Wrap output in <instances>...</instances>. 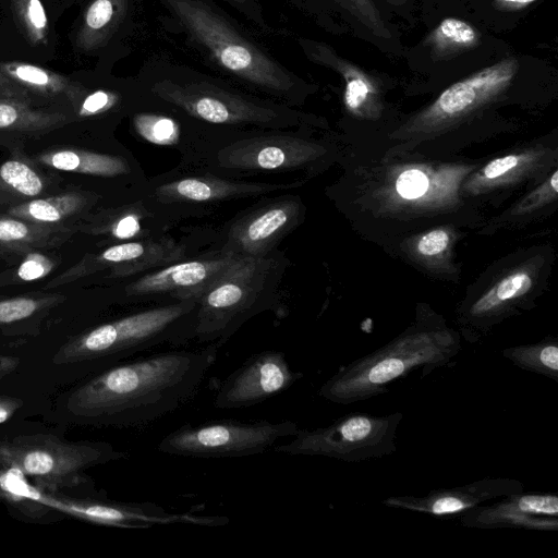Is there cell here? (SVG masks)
I'll use <instances>...</instances> for the list:
<instances>
[{
    "mask_svg": "<svg viewBox=\"0 0 558 558\" xmlns=\"http://www.w3.org/2000/svg\"><path fill=\"white\" fill-rule=\"evenodd\" d=\"M54 296H15L0 301V328L31 318L56 304Z\"/></svg>",
    "mask_w": 558,
    "mask_h": 558,
    "instance_id": "obj_30",
    "label": "cell"
},
{
    "mask_svg": "<svg viewBox=\"0 0 558 558\" xmlns=\"http://www.w3.org/2000/svg\"><path fill=\"white\" fill-rule=\"evenodd\" d=\"M389 3L393 4V5H402L404 4L408 0H387Z\"/></svg>",
    "mask_w": 558,
    "mask_h": 558,
    "instance_id": "obj_43",
    "label": "cell"
},
{
    "mask_svg": "<svg viewBox=\"0 0 558 558\" xmlns=\"http://www.w3.org/2000/svg\"><path fill=\"white\" fill-rule=\"evenodd\" d=\"M534 1L535 0H498L499 3L510 4L511 7H522Z\"/></svg>",
    "mask_w": 558,
    "mask_h": 558,
    "instance_id": "obj_41",
    "label": "cell"
},
{
    "mask_svg": "<svg viewBox=\"0 0 558 558\" xmlns=\"http://www.w3.org/2000/svg\"><path fill=\"white\" fill-rule=\"evenodd\" d=\"M27 19L33 27L38 31L46 27L47 17L39 0H29L27 5Z\"/></svg>",
    "mask_w": 558,
    "mask_h": 558,
    "instance_id": "obj_38",
    "label": "cell"
},
{
    "mask_svg": "<svg viewBox=\"0 0 558 558\" xmlns=\"http://www.w3.org/2000/svg\"><path fill=\"white\" fill-rule=\"evenodd\" d=\"M217 359V347L170 350L117 363L76 388L69 411L87 421L142 426L189 402Z\"/></svg>",
    "mask_w": 558,
    "mask_h": 558,
    "instance_id": "obj_1",
    "label": "cell"
},
{
    "mask_svg": "<svg viewBox=\"0 0 558 558\" xmlns=\"http://www.w3.org/2000/svg\"><path fill=\"white\" fill-rule=\"evenodd\" d=\"M37 161L47 167L68 172L83 173L105 179H124L146 190L144 170L133 156L84 149H59L41 154Z\"/></svg>",
    "mask_w": 558,
    "mask_h": 558,
    "instance_id": "obj_21",
    "label": "cell"
},
{
    "mask_svg": "<svg viewBox=\"0 0 558 558\" xmlns=\"http://www.w3.org/2000/svg\"><path fill=\"white\" fill-rule=\"evenodd\" d=\"M169 222L151 209L143 197L89 216L77 231L102 235L107 241L126 242L161 239Z\"/></svg>",
    "mask_w": 558,
    "mask_h": 558,
    "instance_id": "obj_19",
    "label": "cell"
},
{
    "mask_svg": "<svg viewBox=\"0 0 558 558\" xmlns=\"http://www.w3.org/2000/svg\"><path fill=\"white\" fill-rule=\"evenodd\" d=\"M129 117L135 134L142 140L179 150L181 166L195 159L205 138L204 125L148 93Z\"/></svg>",
    "mask_w": 558,
    "mask_h": 558,
    "instance_id": "obj_16",
    "label": "cell"
},
{
    "mask_svg": "<svg viewBox=\"0 0 558 558\" xmlns=\"http://www.w3.org/2000/svg\"><path fill=\"white\" fill-rule=\"evenodd\" d=\"M197 298L158 304L100 324L64 343L54 364H116L162 344L182 345L195 339Z\"/></svg>",
    "mask_w": 558,
    "mask_h": 558,
    "instance_id": "obj_5",
    "label": "cell"
},
{
    "mask_svg": "<svg viewBox=\"0 0 558 558\" xmlns=\"http://www.w3.org/2000/svg\"><path fill=\"white\" fill-rule=\"evenodd\" d=\"M437 51H459L477 43L475 29L466 22L448 17L435 29L430 37Z\"/></svg>",
    "mask_w": 558,
    "mask_h": 558,
    "instance_id": "obj_29",
    "label": "cell"
},
{
    "mask_svg": "<svg viewBox=\"0 0 558 558\" xmlns=\"http://www.w3.org/2000/svg\"><path fill=\"white\" fill-rule=\"evenodd\" d=\"M275 257H240L197 296L195 339L223 344L251 317L275 304Z\"/></svg>",
    "mask_w": 558,
    "mask_h": 558,
    "instance_id": "obj_6",
    "label": "cell"
},
{
    "mask_svg": "<svg viewBox=\"0 0 558 558\" xmlns=\"http://www.w3.org/2000/svg\"><path fill=\"white\" fill-rule=\"evenodd\" d=\"M299 216V205L288 198L266 204L234 222L221 251L240 257H263L290 231Z\"/></svg>",
    "mask_w": 558,
    "mask_h": 558,
    "instance_id": "obj_18",
    "label": "cell"
},
{
    "mask_svg": "<svg viewBox=\"0 0 558 558\" xmlns=\"http://www.w3.org/2000/svg\"><path fill=\"white\" fill-rule=\"evenodd\" d=\"M163 29L180 36L203 62L248 92L296 105L308 85L279 62L214 0H158Z\"/></svg>",
    "mask_w": 558,
    "mask_h": 558,
    "instance_id": "obj_2",
    "label": "cell"
},
{
    "mask_svg": "<svg viewBox=\"0 0 558 558\" xmlns=\"http://www.w3.org/2000/svg\"><path fill=\"white\" fill-rule=\"evenodd\" d=\"M449 243V235L445 230H434L426 233L417 244L421 254L433 256L442 252Z\"/></svg>",
    "mask_w": 558,
    "mask_h": 558,
    "instance_id": "obj_36",
    "label": "cell"
},
{
    "mask_svg": "<svg viewBox=\"0 0 558 558\" xmlns=\"http://www.w3.org/2000/svg\"><path fill=\"white\" fill-rule=\"evenodd\" d=\"M396 189L403 198L414 199L426 193L428 178L418 169H409L399 175Z\"/></svg>",
    "mask_w": 558,
    "mask_h": 558,
    "instance_id": "obj_33",
    "label": "cell"
},
{
    "mask_svg": "<svg viewBox=\"0 0 558 558\" xmlns=\"http://www.w3.org/2000/svg\"><path fill=\"white\" fill-rule=\"evenodd\" d=\"M518 70L515 59H506L448 87L430 112L440 117L458 116L506 89Z\"/></svg>",
    "mask_w": 558,
    "mask_h": 558,
    "instance_id": "obj_20",
    "label": "cell"
},
{
    "mask_svg": "<svg viewBox=\"0 0 558 558\" xmlns=\"http://www.w3.org/2000/svg\"><path fill=\"white\" fill-rule=\"evenodd\" d=\"M183 251L184 248L165 236L114 243L99 253L86 254L75 265L50 280L45 289L70 283L105 269H111L112 277L133 276L185 258Z\"/></svg>",
    "mask_w": 558,
    "mask_h": 558,
    "instance_id": "obj_14",
    "label": "cell"
},
{
    "mask_svg": "<svg viewBox=\"0 0 558 558\" xmlns=\"http://www.w3.org/2000/svg\"><path fill=\"white\" fill-rule=\"evenodd\" d=\"M519 158L514 155H508L497 158L486 165L483 169L484 175L488 179L498 178L518 165Z\"/></svg>",
    "mask_w": 558,
    "mask_h": 558,
    "instance_id": "obj_37",
    "label": "cell"
},
{
    "mask_svg": "<svg viewBox=\"0 0 558 558\" xmlns=\"http://www.w3.org/2000/svg\"><path fill=\"white\" fill-rule=\"evenodd\" d=\"M65 117L32 111L19 104L0 101V130L39 132L62 125Z\"/></svg>",
    "mask_w": 558,
    "mask_h": 558,
    "instance_id": "obj_28",
    "label": "cell"
},
{
    "mask_svg": "<svg viewBox=\"0 0 558 558\" xmlns=\"http://www.w3.org/2000/svg\"><path fill=\"white\" fill-rule=\"evenodd\" d=\"M44 190V178L27 162L9 159L0 166V194L33 198Z\"/></svg>",
    "mask_w": 558,
    "mask_h": 558,
    "instance_id": "obj_27",
    "label": "cell"
},
{
    "mask_svg": "<svg viewBox=\"0 0 558 558\" xmlns=\"http://www.w3.org/2000/svg\"><path fill=\"white\" fill-rule=\"evenodd\" d=\"M154 98L181 110L198 123L223 130H288L303 116L286 104L231 85L190 65L153 58L136 77Z\"/></svg>",
    "mask_w": 558,
    "mask_h": 558,
    "instance_id": "obj_3",
    "label": "cell"
},
{
    "mask_svg": "<svg viewBox=\"0 0 558 558\" xmlns=\"http://www.w3.org/2000/svg\"><path fill=\"white\" fill-rule=\"evenodd\" d=\"M288 1V0H286ZM349 11L375 35L390 38V32L371 0H330Z\"/></svg>",
    "mask_w": 558,
    "mask_h": 558,
    "instance_id": "obj_31",
    "label": "cell"
},
{
    "mask_svg": "<svg viewBox=\"0 0 558 558\" xmlns=\"http://www.w3.org/2000/svg\"><path fill=\"white\" fill-rule=\"evenodd\" d=\"M99 195L69 192L44 198H33L8 210L9 216L45 225H63L86 213Z\"/></svg>",
    "mask_w": 558,
    "mask_h": 558,
    "instance_id": "obj_24",
    "label": "cell"
},
{
    "mask_svg": "<svg viewBox=\"0 0 558 558\" xmlns=\"http://www.w3.org/2000/svg\"><path fill=\"white\" fill-rule=\"evenodd\" d=\"M19 363L20 361L15 356L0 354V380L14 372Z\"/></svg>",
    "mask_w": 558,
    "mask_h": 558,
    "instance_id": "obj_40",
    "label": "cell"
},
{
    "mask_svg": "<svg viewBox=\"0 0 558 558\" xmlns=\"http://www.w3.org/2000/svg\"><path fill=\"white\" fill-rule=\"evenodd\" d=\"M403 414L399 411L376 416L354 412L328 426L303 429L274 451L291 456H320L345 462H361L396 452V434Z\"/></svg>",
    "mask_w": 558,
    "mask_h": 558,
    "instance_id": "obj_8",
    "label": "cell"
},
{
    "mask_svg": "<svg viewBox=\"0 0 558 558\" xmlns=\"http://www.w3.org/2000/svg\"><path fill=\"white\" fill-rule=\"evenodd\" d=\"M54 267V263L48 256L28 252L13 274L15 281L29 282L47 276Z\"/></svg>",
    "mask_w": 558,
    "mask_h": 558,
    "instance_id": "obj_32",
    "label": "cell"
},
{
    "mask_svg": "<svg viewBox=\"0 0 558 558\" xmlns=\"http://www.w3.org/2000/svg\"><path fill=\"white\" fill-rule=\"evenodd\" d=\"M239 258L221 250L193 259L182 258L144 271L126 283L122 293L133 303L163 304L197 298Z\"/></svg>",
    "mask_w": 558,
    "mask_h": 558,
    "instance_id": "obj_12",
    "label": "cell"
},
{
    "mask_svg": "<svg viewBox=\"0 0 558 558\" xmlns=\"http://www.w3.org/2000/svg\"><path fill=\"white\" fill-rule=\"evenodd\" d=\"M461 350L457 332L440 324H418L384 347L341 366L319 388L337 404L366 401L389 391L395 380L421 369L422 377L453 364Z\"/></svg>",
    "mask_w": 558,
    "mask_h": 558,
    "instance_id": "obj_4",
    "label": "cell"
},
{
    "mask_svg": "<svg viewBox=\"0 0 558 558\" xmlns=\"http://www.w3.org/2000/svg\"><path fill=\"white\" fill-rule=\"evenodd\" d=\"M550 185H551V189L554 190V192H557V190H558V172L557 171H555L551 175Z\"/></svg>",
    "mask_w": 558,
    "mask_h": 558,
    "instance_id": "obj_42",
    "label": "cell"
},
{
    "mask_svg": "<svg viewBox=\"0 0 558 558\" xmlns=\"http://www.w3.org/2000/svg\"><path fill=\"white\" fill-rule=\"evenodd\" d=\"M8 71H10L13 76L31 86L52 92L60 88L51 76L39 68L28 64H19L10 68Z\"/></svg>",
    "mask_w": 558,
    "mask_h": 558,
    "instance_id": "obj_34",
    "label": "cell"
},
{
    "mask_svg": "<svg viewBox=\"0 0 558 558\" xmlns=\"http://www.w3.org/2000/svg\"><path fill=\"white\" fill-rule=\"evenodd\" d=\"M260 32H272L257 0H225Z\"/></svg>",
    "mask_w": 558,
    "mask_h": 558,
    "instance_id": "obj_35",
    "label": "cell"
},
{
    "mask_svg": "<svg viewBox=\"0 0 558 558\" xmlns=\"http://www.w3.org/2000/svg\"><path fill=\"white\" fill-rule=\"evenodd\" d=\"M501 355L514 366L543 375L558 383V340L546 338L539 342L502 349Z\"/></svg>",
    "mask_w": 558,
    "mask_h": 558,
    "instance_id": "obj_25",
    "label": "cell"
},
{
    "mask_svg": "<svg viewBox=\"0 0 558 558\" xmlns=\"http://www.w3.org/2000/svg\"><path fill=\"white\" fill-rule=\"evenodd\" d=\"M523 490L524 485L519 480L485 477L463 486L434 489L426 496H391L384 500V505L389 508L450 519L460 517L478 505Z\"/></svg>",
    "mask_w": 558,
    "mask_h": 558,
    "instance_id": "obj_17",
    "label": "cell"
},
{
    "mask_svg": "<svg viewBox=\"0 0 558 558\" xmlns=\"http://www.w3.org/2000/svg\"><path fill=\"white\" fill-rule=\"evenodd\" d=\"M126 457V452L117 451L107 442H68L45 434L0 442V465L52 493L84 483V471L88 468Z\"/></svg>",
    "mask_w": 558,
    "mask_h": 558,
    "instance_id": "obj_7",
    "label": "cell"
},
{
    "mask_svg": "<svg viewBox=\"0 0 558 558\" xmlns=\"http://www.w3.org/2000/svg\"><path fill=\"white\" fill-rule=\"evenodd\" d=\"M303 377L281 351L267 350L250 356L220 385L214 405L233 410L255 405L277 396Z\"/></svg>",
    "mask_w": 558,
    "mask_h": 558,
    "instance_id": "obj_13",
    "label": "cell"
},
{
    "mask_svg": "<svg viewBox=\"0 0 558 558\" xmlns=\"http://www.w3.org/2000/svg\"><path fill=\"white\" fill-rule=\"evenodd\" d=\"M532 286L531 277L525 272H515L502 279L486 294L472 304L469 315L476 322H483L497 313L508 301L526 293Z\"/></svg>",
    "mask_w": 558,
    "mask_h": 558,
    "instance_id": "obj_26",
    "label": "cell"
},
{
    "mask_svg": "<svg viewBox=\"0 0 558 558\" xmlns=\"http://www.w3.org/2000/svg\"><path fill=\"white\" fill-rule=\"evenodd\" d=\"M298 43L311 62L342 75L345 82L344 102L351 111H359L375 94L374 82L367 73L339 57L327 44L308 38H299Z\"/></svg>",
    "mask_w": 558,
    "mask_h": 558,
    "instance_id": "obj_22",
    "label": "cell"
},
{
    "mask_svg": "<svg viewBox=\"0 0 558 558\" xmlns=\"http://www.w3.org/2000/svg\"><path fill=\"white\" fill-rule=\"evenodd\" d=\"M461 525L472 529H521L558 532V495L524 490L485 502L460 515Z\"/></svg>",
    "mask_w": 558,
    "mask_h": 558,
    "instance_id": "obj_15",
    "label": "cell"
},
{
    "mask_svg": "<svg viewBox=\"0 0 558 558\" xmlns=\"http://www.w3.org/2000/svg\"><path fill=\"white\" fill-rule=\"evenodd\" d=\"M192 169L198 174L184 175L181 170H173L147 181L143 199L169 225L182 217L202 214L205 206L220 205L291 186L288 183L233 180Z\"/></svg>",
    "mask_w": 558,
    "mask_h": 558,
    "instance_id": "obj_10",
    "label": "cell"
},
{
    "mask_svg": "<svg viewBox=\"0 0 558 558\" xmlns=\"http://www.w3.org/2000/svg\"><path fill=\"white\" fill-rule=\"evenodd\" d=\"M76 228L0 216V251L28 253L65 242Z\"/></svg>",
    "mask_w": 558,
    "mask_h": 558,
    "instance_id": "obj_23",
    "label": "cell"
},
{
    "mask_svg": "<svg viewBox=\"0 0 558 558\" xmlns=\"http://www.w3.org/2000/svg\"><path fill=\"white\" fill-rule=\"evenodd\" d=\"M27 502L44 510H56L98 525L146 530L157 525L175 523L203 526H221L229 522L227 517L199 515L195 512L174 513L153 502H122L108 499H71L54 496L51 492L25 486Z\"/></svg>",
    "mask_w": 558,
    "mask_h": 558,
    "instance_id": "obj_11",
    "label": "cell"
},
{
    "mask_svg": "<svg viewBox=\"0 0 558 558\" xmlns=\"http://www.w3.org/2000/svg\"><path fill=\"white\" fill-rule=\"evenodd\" d=\"M300 427L292 421H214L184 424L158 444L162 453L189 458H233L260 454L283 438L293 437Z\"/></svg>",
    "mask_w": 558,
    "mask_h": 558,
    "instance_id": "obj_9",
    "label": "cell"
},
{
    "mask_svg": "<svg viewBox=\"0 0 558 558\" xmlns=\"http://www.w3.org/2000/svg\"><path fill=\"white\" fill-rule=\"evenodd\" d=\"M23 405V400L0 396V424L9 421Z\"/></svg>",
    "mask_w": 558,
    "mask_h": 558,
    "instance_id": "obj_39",
    "label": "cell"
}]
</instances>
